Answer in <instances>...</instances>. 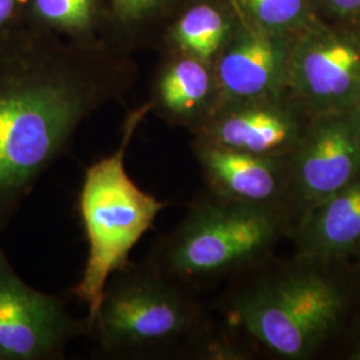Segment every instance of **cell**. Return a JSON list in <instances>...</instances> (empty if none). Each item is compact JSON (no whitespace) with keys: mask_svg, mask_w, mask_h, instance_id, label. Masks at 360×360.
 Here are the masks:
<instances>
[{"mask_svg":"<svg viewBox=\"0 0 360 360\" xmlns=\"http://www.w3.org/2000/svg\"><path fill=\"white\" fill-rule=\"evenodd\" d=\"M84 335L87 318L74 316L63 297L28 285L0 245V360L62 359Z\"/></svg>","mask_w":360,"mask_h":360,"instance_id":"obj_6","label":"cell"},{"mask_svg":"<svg viewBox=\"0 0 360 360\" xmlns=\"http://www.w3.org/2000/svg\"><path fill=\"white\" fill-rule=\"evenodd\" d=\"M324 4L336 18L360 25V0H326Z\"/></svg>","mask_w":360,"mask_h":360,"instance_id":"obj_18","label":"cell"},{"mask_svg":"<svg viewBox=\"0 0 360 360\" xmlns=\"http://www.w3.org/2000/svg\"><path fill=\"white\" fill-rule=\"evenodd\" d=\"M245 20L275 34L292 37L314 20L309 0H232Z\"/></svg>","mask_w":360,"mask_h":360,"instance_id":"obj_16","label":"cell"},{"mask_svg":"<svg viewBox=\"0 0 360 360\" xmlns=\"http://www.w3.org/2000/svg\"><path fill=\"white\" fill-rule=\"evenodd\" d=\"M148 103L165 122L196 134L218 105L212 65L171 51L155 75Z\"/></svg>","mask_w":360,"mask_h":360,"instance_id":"obj_10","label":"cell"},{"mask_svg":"<svg viewBox=\"0 0 360 360\" xmlns=\"http://www.w3.org/2000/svg\"><path fill=\"white\" fill-rule=\"evenodd\" d=\"M285 84L322 115L355 108L360 96V35L314 19L291 37Z\"/></svg>","mask_w":360,"mask_h":360,"instance_id":"obj_7","label":"cell"},{"mask_svg":"<svg viewBox=\"0 0 360 360\" xmlns=\"http://www.w3.org/2000/svg\"><path fill=\"white\" fill-rule=\"evenodd\" d=\"M296 134L294 117L274 99L221 105L196 136L250 154L278 156Z\"/></svg>","mask_w":360,"mask_h":360,"instance_id":"obj_11","label":"cell"},{"mask_svg":"<svg viewBox=\"0 0 360 360\" xmlns=\"http://www.w3.org/2000/svg\"><path fill=\"white\" fill-rule=\"evenodd\" d=\"M349 358L351 359L360 360V345L358 347L355 348V351L351 354Z\"/></svg>","mask_w":360,"mask_h":360,"instance_id":"obj_20","label":"cell"},{"mask_svg":"<svg viewBox=\"0 0 360 360\" xmlns=\"http://www.w3.org/2000/svg\"><path fill=\"white\" fill-rule=\"evenodd\" d=\"M150 111V103L134 110L124 122L115 151L92 163L84 172L79 214L87 240V257L71 295L87 307L89 328L110 279L129 264L134 247L167 207V202L143 191L126 168L129 144Z\"/></svg>","mask_w":360,"mask_h":360,"instance_id":"obj_3","label":"cell"},{"mask_svg":"<svg viewBox=\"0 0 360 360\" xmlns=\"http://www.w3.org/2000/svg\"><path fill=\"white\" fill-rule=\"evenodd\" d=\"M290 44L291 37L255 26L238 13L230 38L212 63L217 108L276 101L285 84Z\"/></svg>","mask_w":360,"mask_h":360,"instance_id":"obj_8","label":"cell"},{"mask_svg":"<svg viewBox=\"0 0 360 360\" xmlns=\"http://www.w3.org/2000/svg\"><path fill=\"white\" fill-rule=\"evenodd\" d=\"M112 16L126 26H136L163 15L176 0H108Z\"/></svg>","mask_w":360,"mask_h":360,"instance_id":"obj_17","label":"cell"},{"mask_svg":"<svg viewBox=\"0 0 360 360\" xmlns=\"http://www.w3.org/2000/svg\"><path fill=\"white\" fill-rule=\"evenodd\" d=\"M39 22L59 37L95 46L94 31L102 18V0H31Z\"/></svg>","mask_w":360,"mask_h":360,"instance_id":"obj_15","label":"cell"},{"mask_svg":"<svg viewBox=\"0 0 360 360\" xmlns=\"http://www.w3.org/2000/svg\"><path fill=\"white\" fill-rule=\"evenodd\" d=\"M193 151L210 193L251 205L271 206L282 187L276 156L250 154L195 138Z\"/></svg>","mask_w":360,"mask_h":360,"instance_id":"obj_12","label":"cell"},{"mask_svg":"<svg viewBox=\"0 0 360 360\" xmlns=\"http://www.w3.org/2000/svg\"><path fill=\"white\" fill-rule=\"evenodd\" d=\"M18 0H0V27L4 26L16 11Z\"/></svg>","mask_w":360,"mask_h":360,"instance_id":"obj_19","label":"cell"},{"mask_svg":"<svg viewBox=\"0 0 360 360\" xmlns=\"http://www.w3.org/2000/svg\"><path fill=\"white\" fill-rule=\"evenodd\" d=\"M355 110H356V112H358V115H359L360 117V96L359 101H358V103H356V107H355Z\"/></svg>","mask_w":360,"mask_h":360,"instance_id":"obj_21","label":"cell"},{"mask_svg":"<svg viewBox=\"0 0 360 360\" xmlns=\"http://www.w3.org/2000/svg\"><path fill=\"white\" fill-rule=\"evenodd\" d=\"M210 195L191 205L179 224L159 236L146 257L190 288L255 264L281 232L272 207Z\"/></svg>","mask_w":360,"mask_h":360,"instance_id":"obj_4","label":"cell"},{"mask_svg":"<svg viewBox=\"0 0 360 360\" xmlns=\"http://www.w3.org/2000/svg\"><path fill=\"white\" fill-rule=\"evenodd\" d=\"M235 20L212 3L193 4L180 13L169 30L171 51L186 53L212 65L230 38Z\"/></svg>","mask_w":360,"mask_h":360,"instance_id":"obj_14","label":"cell"},{"mask_svg":"<svg viewBox=\"0 0 360 360\" xmlns=\"http://www.w3.org/2000/svg\"><path fill=\"white\" fill-rule=\"evenodd\" d=\"M309 1H319V3H324L326 0H309Z\"/></svg>","mask_w":360,"mask_h":360,"instance_id":"obj_22","label":"cell"},{"mask_svg":"<svg viewBox=\"0 0 360 360\" xmlns=\"http://www.w3.org/2000/svg\"><path fill=\"white\" fill-rule=\"evenodd\" d=\"M360 169V117L355 108L326 114L300 144L296 187L309 206L342 190Z\"/></svg>","mask_w":360,"mask_h":360,"instance_id":"obj_9","label":"cell"},{"mask_svg":"<svg viewBox=\"0 0 360 360\" xmlns=\"http://www.w3.org/2000/svg\"><path fill=\"white\" fill-rule=\"evenodd\" d=\"M345 312V296L316 272L248 285L226 303L230 326L284 358L299 359L322 345Z\"/></svg>","mask_w":360,"mask_h":360,"instance_id":"obj_5","label":"cell"},{"mask_svg":"<svg viewBox=\"0 0 360 360\" xmlns=\"http://www.w3.org/2000/svg\"><path fill=\"white\" fill-rule=\"evenodd\" d=\"M303 239L309 254L324 260L359 248L360 178L311 206Z\"/></svg>","mask_w":360,"mask_h":360,"instance_id":"obj_13","label":"cell"},{"mask_svg":"<svg viewBox=\"0 0 360 360\" xmlns=\"http://www.w3.org/2000/svg\"><path fill=\"white\" fill-rule=\"evenodd\" d=\"M89 336L108 358L167 359L184 352L203 355L211 333L190 287L144 257L110 279Z\"/></svg>","mask_w":360,"mask_h":360,"instance_id":"obj_2","label":"cell"},{"mask_svg":"<svg viewBox=\"0 0 360 360\" xmlns=\"http://www.w3.org/2000/svg\"><path fill=\"white\" fill-rule=\"evenodd\" d=\"M134 79V65L115 52L59 40L0 65V232L80 124Z\"/></svg>","mask_w":360,"mask_h":360,"instance_id":"obj_1","label":"cell"}]
</instances>
